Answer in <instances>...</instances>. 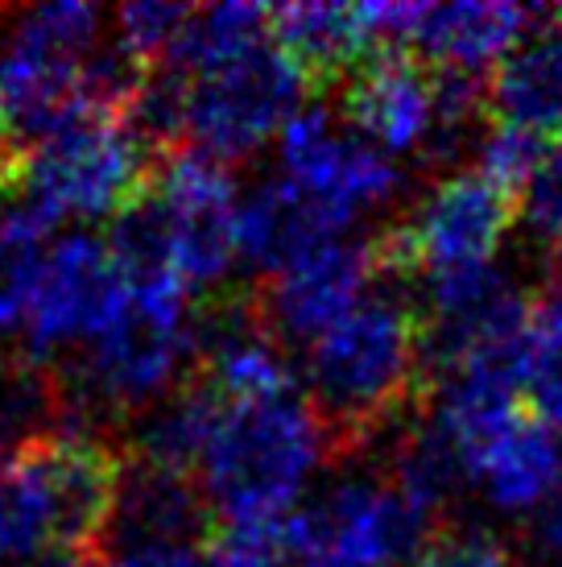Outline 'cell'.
<instances>
[{
    "mask_svg": "<svg viewBox=\"0 0 562 567\" xmlns=\"http://www.w3.org/2000/svg\"><path fill=\"white\" fill-rule=\"evenodd\" d=\"M352 133L381 154H430L443 121L438 71L409 50H373L344 83Z\"/></svg>",
    "mask_w": 562,
    "mask_h": 567,
    "instance_id": "11",
    "label": "cell"
},
{
    "mask_svg": "<svg viewBox=\"0 0 562 567\" xmlns=\"http://www.w3.org/2000/svg\"><path fill=\"white\" fill-rule=\"evenodd\" d=\"M166 154L128 116H87L25 154L0 158V195H21L50 220L121 216L154 187Z\"/></svg>",
    "mask_w": 562,
    "mask_h": 567,
    "instance_id": "4",
    "label": "cell"
},
{
    "mask_svg": "<svg viewBox=\"0 0 562 567\" xmlns=\"http://www.w3.org/2000/svg\"><path fill=\"white\" fill-rule=\"evenodd\" d=\"M66 551V485L59 431L50 426L0 456V567Z\"/></svg>",
    "mask_w": 562,
    "mask_h": 567,
    "instance_id": "13",
    "label": "cell"
},
{
    "mask_svg": "<svg viewBox=\"0 0 562 567\" xmlns=\"http://www.w3.org/2000/svg\"><path fill=\"white\" fill-rule=\"evenodd\" d=\"M488 112L500 125L562 142V9H538L525 42L488 83Z\"/></svg>",
    "mask_w": 562,
    "mask_h": 567,
    "instance_id": "16",
    "label": "cell"
},
{
    "mask_svg": "<svg viewBox=\"0 0 562 567\" xmlns=\"http://www.w3.org/2000/svg\"><path fill=\"white\" fill-rule=\"evenodd\" d=\"M154 195L170 224L174 269L190 290H211L240 261L236 183L223 162L199 150H170L157 166Z\"/></svg>",
    "mask_w": 562,
    "mask_h": 567,
    "instance_id": "10",
    "label": "cell"
},
{
    "mask_svg": "<svg viewBox=\"0 0 562 567\" xmlns=\"http://www.w3.org/2000/svg\"><path fill=\"white\" fill-rule=\"evenodd\" d=\"M269 25L273 42L294 59L311 92L344 83L373 50H381L368 4H281L269 9Z\"/></svg>",
    "mask_w": 562,
    "mask_h": 567,
    "instance_id": "17",
    "label": "cell"
},
{
    "mask_svg": "<svg viewBox=\"0 0 562 567\" xmlns=\"http://www.w3.org/2000/svg\"><path fill=\"white\" fill-rule=\"evenodd\" d=\"M533 538H538V547H542L550 559H559V564H562V485H559V493H554V497L538 509Z\"/></svg>",
    "mask_w": 562,
    "mask_h": 567,
    "instance_id": "27",
    "label": "cell"
},
{
    "mask_svg": "<svg viewBox=\"0 0 562 567\" xmlns=\"http://www.w3.org/2000/svg\"><path fill=\"white\" fill-rule=\"evenodd\" d=\"M521 212H525L533 233L547 240L554 252H562V142L550 145L547 162L530 178Z\"/></svg>",
    "mask_w": 562,
    "mask_h": 567,
    "instance_id": "25",
    "label": "cell"
},
{
    "mask_svg": "<svg viewBox=\"0 0 562 567\" xmlns=\"http://www.w3.org/2000/svg\"><path fill=\"white\" fill-rule=\"evenodd\" d=\"M25 567H100V555H83V551H50L42 559H33Z\"/></svg>",
    "mask_w": 562,
    "mask_h": 567,
    "instance_id": "28",
    "label": "cell"
},
{
    "mask_svg": "<svg viewBox=\"0 0 562 567\" xmlns=\"http://www.w3.org/2000/svg\"><path fill=\"white\" fill-rule=\"evenodd\" d=\"M414 567H517L513 551L485 526H435Z\"/></svg>",
    "mask_w": 562,
    "mask_h": 567,
    "instance_id": "24",
    "label": "cell"
},
{
    "mask_svg": "<svg viewBox=\"0 0 562 567\" xmlns=\"http://www.w3.org/2000/svg\"><path fill=\"white\" fill-rule=\"evenodd\" d=\"M128 311L100 340L79 348L66 406L128 414L170 398L199 364V311L187 282L128 286ZM63 390V385H59Z\"/></svg>",
    "mask_w": 562,
    "mask_h": 567,
    "instance_id": "3",
    "label": "cell"
},
{
    "mask_svg": "<svg viewBox=\"0 0 562 567\" xmlns=\"http://www.w3.org/2000/svg\"><path fill=\"white\" fill-rule=\"evenodd\" d=\"M0 158H4V109H0Z\"/></svg>",
    "mask_w": 562,
    "mask_h": 567,
    "instance_id": "29",
    "label": "cell"
},
{
    "mask_svg": "<svg viewBox=\"0 0 562 567\" xmlns=\"http://www.w3.org/2000/svg\"><path fill=\"white\" fill-rule=\"evenodd\" d=\"M128 278L112 257L108 240L92 233H66L50 240L30 282L25 340L33 357L63 348H87L128 311Z\"/></svg>",
    "mask_w": 562,
    "mask_h": 567,
    "instance_id": "8",
    "label": "cell"
},
{
    "mask_svg": "<svg viewBox=\"0 0 562 567\" xmlns=\"http://www.w3.org/2000/svg\"><path fill=\"white\" fill-rule=\"evenodd\" d=\"M211 505H207L199 481L178 473H162L149 464H128L116 518L108 526V547H128V543H190L195 535L211 530Z\"/></svg>",
    "mask_w": 562,
    "mask_h": 567,
    "instance_id": "18",
    "label": "cell"
},
{
    "mask_svg": "<svg viewBox=\"0 0 562 567\" xmlns=\"http://www.w3.org/2000/svg\"><path fill=\"white\" fill-rule=\"evenodd\" d=\"M426 385V319L402 295H368L306 348V398L340 456L402 423Z\"/></svg>",
    "mask_w": 562,
    "mask_h": 567,
    "instance_id": "1",
    "label": "cell"
},
{
    "mask_svg": "<svg viewBox=\"0 0 562 567\" xmlns=\"http://www.w3.org/2000/svg\"><path fill=\"white\" fill-rule=\"evenodd\" d=\"M550 145L554 142L538 137V133H525V128L492 121L485 133V142H480V150H476V158H480L476 171H485L492 183H500V187L525 195L530 178L538 174V166L547 162Z\"/></svg>",
    "mask_w": 562,
    "mask_h": 567,
    "instance_id": "23",
    "label": "cell"
},
{
    "mask_svg": "<svg viewBox=\"0 0 562 567\" xmlns=\"http://www.w3.org/2000/svg\"><path fill=\"white\" fill-rule=\"evenodd\" d=\"M517 216V190L492 183L485 171L447 174L402 220L373 237L381 278L430 282L443 274L492 266Z\"/></svg>",
    "mask_w": 562,
    "mask_h": 567,
    "instance_id": "5",
    "label": "cell"
},
{
    "mask_svg": "<svg viewBox=\"0 0 562 567\" xmlns=\"http://www.w3.org/2000/svg\"><path fill=\"white\" fill-rule=\"evenodd\" d=\"M100 9L83 0H50L33 4L13 21V30L4 33V47L30 50L42 59L59 63H87L100 50Z\"/></svg>",
    "mask_w": 562,
    "mask_h": 567,
    "instance_id": "19",
    "label": "cell"
},
{
    "mask_svg": "<svg viewBox=\"0 0 562 567\" xmlns=\"http://www.w3.org/2000/svg\"><path fill=\"white\" fill-rule=\"evenodd\" d=\"M183 137L223 166L252 158L278 128L294 121L302 95L311 92L306 75L273 38L183 75Z\"/></svg>",
    "mask_w": 562,
    "mask_h": 567,
    "instance_id": "6",
    "label": "cell"
},
{
    "mask_svg": "<svg viewBox=\"0 0 562 567\" xmlns=\"http://www.w3.org/2000/svg\"><path fill=\"white\" fill-rule=\"evenodd\" d=\"M278 150L281 178H290L344 228H352L364 212L389 207L406 187V174L393 166L389 154H381L356 133H340L323 109L298 112L281 128Z\"/></svg>",
    "mask_w": 562,
    "mask_h": 567,
    "instance_id": "9",
    "label": "cell"
},
{
    "mask_svg": "<svg viewBox=\"0 0 562 567\" xmlns=\"http://www.w3.org/2000/svg\"><path fill=\"white\" fill-rule=\"evenodd\" d=\"M216 423L195 473L211 514H294L311 473L331 452V435L311 398L298 385L240 402L216 394Z\"/></svg>",
    "mask_w": 562,
    "mask_h": 567,
    "instance_id": "2",
    "label": "cell"
},
{
    "mask_svg": "<svg viewBox=\"0 0 562 567\" xmlns=\"http://www.w3.org/2000/svg\"><path fill=\"white\" fill-rule=\"evenodd\" d=\"M204 547L211 567H294V514L211 518Z\"/></svg>",
    "mask_w": 562,
    "mask_h": 567,
    "instance_id": "20",
    "label": "cell"
},
{
    "mask_svg": "<svg viewBox=\"0 0 562 567\" xmlns=\"http://www.w3.org/2000/svg\"><path fill=\"white\" fill-rule=\"evenodd\" d=\"M100 567H211L195 543H128L100 551Z\"/></svg>",
    "mask_w": 562,
    "mask_h": 567,
    "instance_id": "26",
    "label": "cell"
},
{
    "mask_svg": "<svg viewBox=\"0 0 562 567\" xmlns=\"http://www.w3.org/2000/svg\"><path fill=\"white\" fill-rule=\"evenodd\" d=\"M525 406L547 431L562 435V290L533 302L525 336Z\"/></svg>",
    "mask_w": 562,
    "mask_h": 567,
    "instance_id": "21",
    "label": "cell"
},
{
    "mask_svg": "<svg viewBox=\"0 0 562 567\" xmlns=\"http://www.w3.org/2000/svg\"><path fill=\"white\" fill-rule=\"evenodd\" d=\"M190 13H195L190 4H125L116 13V47L128 59H137L145 71H154L178 47Z\"/></svg>",
    "mask_w": 562,
    "mask_h": 567,
    "instance_id": "22",
    "label": "cell"
},
{
    "mask_svg": "<svg viewBox=\"0 0 562 567\" xmlns=\"http://www.w3.org/2000/svg\"><path fill=\"white\" fill-rule=\"evenodd\" d=\"M381 278L373 240H327L298 257L278 274L261 295L266 319L281 344H306L327 336L340 319H347L368 299V286Z\"/></svg>",
    "mask_w": 562,
    "mask_h": 567,
    "instance_id": "12",
    "label": "cell"
},
{
    "mask_svg": "<svg viewBox=\"0 0 562 567\" xmlns=\"http://www.w3.org/2000/svg\"><path fill=\"white\" fill-rule=\"evenodd\" d=\"M340 237H347L344 224L331 220L311 195H302L281 174L261 183V187H252L249 199L236 212L240 261L257 274H266L269 282L294 266L298 257H306L311 249Z\"/></svg>",
    "mask_w": 562,
    "mask_h": 567,
    "instance_id": "15",
    "label": "cell"
},
{
    "mask_svg": "<svg viewBox=\"0 0 562 567\" xmlns=\"http://www.w3.org/2000/svg\"><path fill=\"white\" fill-rule=\"evenodd\" d=\"M459 460L468 485L480 488L500 514L542 509L562 485V447L554 431H547L530 410L464 447Z\"/></svg>",
    "mask_w": 562,
    "mask_h": 567,
    "instance_id": "14",
    "label": "cell"
},
{
    "mask_svg": "<svg viewBox=\"0 0 562 567\" xmlns=\"http://www.w3.org/2000/svg\"><path fill=\"white\" fill-rule=\"evenodd\" d=\"M389 473H352L294 509V567H402L435 526Z\"/></svg>",
    "mask_w": 562,
    "mask_h": 567,
    "instance_id": "7",
    "label": "cell"
}]
</instances>
